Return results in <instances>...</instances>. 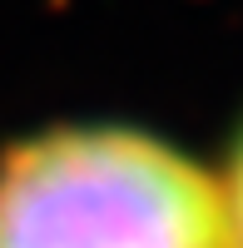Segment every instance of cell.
Here are the masks:
<instances>
[{
    "label": "cell",
    "mask_w": 243,
    "mask_h": 248,
    "mask_svg": "<svg viewBox=\"0 0 243 248\" xmlns=\"http://www.w3.org/2000/svg\"><path fill=\"white\" fill-rule=\"evenodd\" d=\"M228 218H233V243L243 248V134H238V149H233V174H228Z\"/></svg>",
    "instance_id": "cell-2"
},
{
    "label": "cell",
    "mask_w": 243,
    "mask_h": 248,
    "mask_svg": "<svg viewBox=\"0 0 243 248\" xmlns=\"http://www.w3.org/2000/svg\"><path fill=\"white\" fill-rule=\"evenodd\" d=\"M0 248H238L224 189L124 124H55L0 154Z\"/></svg>",
    "instance_id": "cell-1"
}]
</instances>
